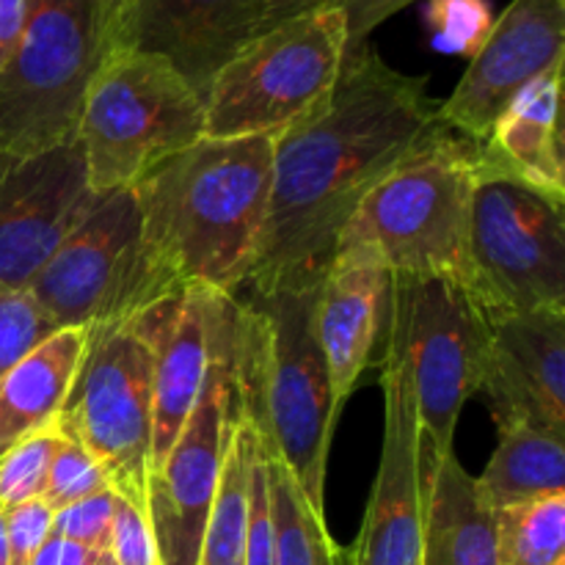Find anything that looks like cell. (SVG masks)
Listing matches in <instances>:
<instances>
[{
	"label": "cell",
	"mask_w": 565,
	"mask_h": 565,
	"mask_svg": "<svg viewBox=\"0 0 565 565\" xmlns=\"http://www.w3.org/2000/svg\"><path fill=\"white\" fill-rule=\"evenodd\" d=\"M428 77L406 75L373 44L345 55L329 103L274 138V185L246 285L312 287L362 199L439 127Z\"/></svg>",
	"instance_id": "1"
},
{
	"label": "cell",
	"mask_w": 565,
	"mask_h": 565,
	"mask_svg": "<svg viewBox=\"0 0 565 565\" xmlns=\"http://www.w3.org/2000/svg\"><path fill=\"white\" fill-rule=\"evenodd\" d=\"M274 138L202 136L136 185L143 241L177 287L235 296L257 259Z\"/></svg>",
	"instance_id": "2"
},
{
	"label": "cell",
	"mask_w": 565,
	"mask_h": 565,
	"mask_svg": "<svg viewBox=\"0 0 565 565\" xmlns=\"http://www.w3.org/2000/svg\"><path fill=\"white\" fill-rule=\"evenodd\" d=\"M232 403L257 430L259 450L281 458L318 511L340 412L315 331L318 285L235 292Z\"/></svg>",
	"instance_id": "3"
},
{
	"label": "cell",
	"mask_w": 565,
	"mask_h": 565,
	"mask_svg": "<svg viewBox=\"0 0 565 565\" xmlns=\"http://www.w3.org/2000/svg\"><path fill=\"white\" fill-rule=\"evenodd\" d=\"M478 182V143L439 125L362 199L340 243L373 246L390 274L472 287L469 232Z\"/></svg>",
	"instance_id": "4"
},
{
	"label": "cell",
	"mask_w": 565,
	"mask_h": 565,
	"mask_svg": "<svg viewBox=\"0 0 565 565\" xmlns=\"http://www.w3.org/2000/svg\"><path fill=\"white\" fill-rule=\"evenodd\" d=\"M348 53L337 3L279 20L248 42L204 94V136L279 138L329 103Z\"/></svg>",
	"instance_id": "5"
},
{
	"label": "cell",
	"mask_w": 565,
	"mask_h": 565,
	"mask_svg": "<svg viewBox=\"0 0 565 565\" xmlns=\"http://www.w3.org/2000/svg\"><path fill=\"white\" fill-rule=\"evenodd\" d=\"M108 50L110 14L99 0H28L20 42L0 70V152L36 154L77 141Z\"/></svg>",
	"instance_id": "6"
},
{
	"label": "cell",
	"mask_w": 565,
	"mask_h": 565,
	"mask_svg": "<svg viewBox=\"0 0 565 565\" xmlns=\"http://www.w3.org/2000/svg\"><path fill=\"white\" fill-rule=\"evenodd\" d=\"M204 136V103L166 61L108 50L83 103L77 143L94 193L136 188Z\"/></svg>",
	"instance_id": "7"
},
{
	"label": "cell",
	"mask_w": 565,
	"mask_h": 565,
	"mask_svg": "<svg viewBox=\"0 0 565 565\" xmlns=\"http://www.w3.org/2000/svg\"><path fill=\"white\" fill-rule=\"evenodd\" d=\"M174 290L143 241L136 188L97 193L28 285L55 329L86 331L136 318Z\"/></svg>",
	"instance_id": "8"
},
{
	"label": "cell",
	"mask_w": 565,
	"mask_h": 565,
	"mask_svg": "<svg viewBox=\"0 0 565 565\" xmlns=\"http://www.w3.org/2000/svg\"><path fill=\"white\" fill-rule=\"evenodd\" d=\"M384 315L403 331L419 419V491L456 447L463 406L478 395L489 318L467 285L390 274Z\"/></svg>",
	"instance_id": "9"
},
{
	"label": "cell",
	"mask_w": 565,
	"mask_h": 565,
	"mask_svg": "<svg viewBox=\"0 0 565 565\" xmlns=\"http://www.w3.org/2000/svg\"><path fill=\"white\" fill-rule=\"evenodd\" d=\"M58 428L108 472L110 489L147 511L152 445V348L136 318L88 331Z\"/></svg>",
	"instance_id": "10"
},
{
	"label": "cell",
	"mask_w": 565,
	"mask_h": 565,
	"mask_svg": "<svg viewBox=\"0 0 565 565\" xmlns=\"http://www.w3.org/2000/svg\"><path fill=\"white\" fill-rule=\"evenodd\" d=\"M232 342L235 298L218 292L213 348L199 401L163 463L147 472V519L152 524L158 565H199L226 445L237 423L232 403Z\"/></svg>",
	"instance_id": "11"
},
{
	"label": "cell",
	"mask_w": 565,
	"mask_h": 565,
	"mask_svg": "<svg viewBox=\"0 0 565 565\" xmlns=\"http://www.w3.org/2000/svg\"><path fill=\"white\" fill-rule=\"evenodd\" d=\"M475 298L486 318L565 312V204L505 177H480L469 232Z\"/></svg>",
	"instance_id": "12"
},
{
	"label": "cell",
	"mask_w": 565,
	"mask_h": 565,
	"mask_svg": "<svg viewBox=\"0 0 565 565\" xmlns=\"http://www.w3.org/2000/svg\"><path fill=\"white\" fill-rule=\"evenodd\" d=\"M384 359V445L362 533L348 550L351 565H423V491H419V419L412 362L401 326L381 320Z\"/></svg>",
	"instance_id": "13"
},
{
	"label": "cell",
	"mask_w": 565,
	"mask_h": 565,
	"mask_svg": "<svg viewBox=\"0 0 565 565\" xmlns=\"http://www.w3.org/2000/svg\"><path fill=\"white\" fill-rule=\"evenodd\" d=\"M94 199L77 141L36 154L0 152V281L28 290Z\"/></svg>",
	"instance_id": "14"
},
{
	"label": "cell",
	"mask_w": 565,
	"mask_h": 565,
	"mask_svg": "<svg viewBox=\"0 0 565 565\" xmlns=\"http://www.w3.org/2000/svg\"><path fill=\"white\" fill-rule=\"evenodd\" d=\"M565 0H513L472 53L467 72L439 103L447 130L480 143L533 81L563 66Z\"/></svg>",
	"instance_id": "15"
},
{
	"label": "cell",
	"mask_w": 565,
	"mask_h": 565,
	"mask_svg": "<svg viewBox=\"0 0 565 565\" xmlns=\"http://www.w3.org/2000/svg\"><path fill=\"white\" fill-rule=\"evenodd\" d=\"M270 28V0H125L110 17V50L166 61L193 92Z\"/></svg>",
	"instance_id": "16"
},
{
	"label": "cell",
	"mask_w": 565,
	"mask_h": 565,
	"mask_svg": "<svg viewBox=\"0 0 565 565\" xmlns=\"http://www.w3.org/2000/svg\"><path fill=\"white\" fill-rule=\"evenodd\" d=\"M478 395L497 430L533 425L565 436V312L491 318Z\"/></svg>",
	"instance_id": "17"
},
{
	"label": "cell",
	"mask_w": 565,
	"mask_h": 565,
	"mask_svg": "<svg viewBox=\"0 0 565 565\" xmlns=\"http://www.w3.org/2000/svg\"><path fill=\"white\" fill-rule=\"evenodd\" d=\"M218 292L180 287L136 315L138 329L152 348V445L149 469H158L185 428L202 392L213 348Z\"/></svg>",
	"instance_id": "18"
},
{
	"label": "cell",
	"mask_w": 565,
	"mask_h": 565,
	"mask_svg": "<svg viewBox=\"0 0 565 565\" xmlns=\"http://www.w3.org/2000/svg\"><path fill=\"white\" fill-rule=\"evenodd\" d=\"M386 281L390 270L375 248L362 241H342L318 281L315 331L329 364L331 392L340 414L379 340Z\"/></svg>",
	"instance_id": "19"
},
{
	"label": "cell",
	"mask_w": 565,
	"mask_h": 565,
	"mask_svg": "<svg viewBox=\"0 0 565 565\" xmlns=\"http://www.w3.org/2000/svg\"><path fill=\"white\" fill-rule=\"evenodd\" d=\"M563 66L530 83L478 143L480 177H505L565 204L561 130Z\"/></svg>",
	"instance_id": "20"
},
{
	"label": "cell",
	"mask_w": 565,
	"mask_h": 565,
	"mask_svg": "<svg viewBox=\"0 0 565 565\" xmlns=\"http://www.w3.org/2000/svg\"><path fill=\"white\" fill-rule=\"evenodd\" d=\"M86 342V329H58L0 375V456L58 419Z\"/></svg>",
	"instance_id": "21"
},
{
	"label": "cell",
	"mask_w": 565,
	"mask_h": 565,
	"mask_svg": "<svg viewBox=\"0 0 565 565\" xmlns=\"http://www.w3.org/2000/svg\"><path fill=\"white\" fill-rule=\"evenodd\" d=\"M423 565H500L494 511L456 450L423 486Z\"/></svg>",
	"instance_id": "22"
},
{
	"label": "cell",
	"mask_w": 565,
	"mask_h": 565,
	"mask_svg": "<svg viewBox=\"0 0 565 565\" xmlns=\"http://www.w3.org/2000/svg\"><path fill=\"white\" fill-rule=\"evenodd\" d=\"M565 436L533 425H513L500 430V445L486 463L483 475L475 478L478 497L491 511L539 500V497L565 494Z\"/></svg>",
	"instance_id": "23"
},
{
	"label": "cell",
	"mask_w": 565,
	"mask_h": 565,
	"mask_svg": "<svg viewBox=\"0 0 565 565\" xmlns=\"http://www.w3.org/2000/svg\"><path fill=\"white\" fill-rule=\"evenodd\" d=\"M263 463L274 522L276 565H351L348 550L331 539L323 511L307 500L285 461L263 452Z\"/></svg>",
	"instance_id": "24"
},
{
	"label": "cell",
	"mask_w": 565,
	"mask_h": 565,
	"mask_svg": "<svg viewBox=\"0 0 565 565\" xmlns=\"http://www.w3.org/2000/svg\"><path fill=\"white\" fill-rule=\"evenodd\" d=\"M257 450V430L248 419L237 417L230 445H226L218 494H215L207 530H204L199 565H246L248 483H252Z\"/></svg>",
	"instance_id": "25"
},
{
	"label": "cell",
	"mask_w": 565,
	"mask_h": 565,
	"mask_svg": "<svg viewBox=\"0 0 565 565\" xmlns=\"http://www.w3.org/2000/svg\"><path fill=\"white\" fill-rule=\"evenodd\" d=\"M500 565H557L565 561V494L539 497L494 511Z\"/></svg>",
	"instance_id": "26"
},
{
	"label": "cell",
	"mask_w": 565,
	"mask_h": 565,
	"mask_svg": "<svg viewBox=\"0 0 565 565\" xmlns=\"http://www.w3.org/2000/svg\"><path fill=\"white\" fill-rule=\"evenodd\" d=\"M64 441L66 434L58 423H53L6 450L0 456V505L14 508L22 502L42 500L53 458Z\"/></svg>",
	"instance_id": "27"
},
{
	"label": "cell",
	"mask_w": 565,
	"mask_h": 565,
	"mask_svg": "<svg viewBox=\"0 0 565 565\" xmlns=\"http://www.w3.org/2000/svg\"><path fill=\"white\" fill-rule=\"evenodd\" d=\"M55 331L31 292L0 281V375Z\"/></svg>",
	"instance_id": "28"
},
{
	"label": "cell",
	"mask_w": 565,
	"mask_h": 565,
	"mask_svg": "<svg viewBox=\"0 0 565 565\" xmlns=\"http://www.w3.org/2000/svg\"><path fill=\"white\" fill-rule=\"evenodd\" d=\"M110 489L108 472L103 469V463L81 445V441L70 439L61 445V450L55 452L53 467H50L47 486H44V505L50 511H61L66 505H75V502L86 500V497L99 494V491Z\"/></svg>",
	"instance_id": "29"
},
{
	"label": "cell",
	"mask_w": 565,
	"mask_h": 565,
	"mask_svg": "<svg viewBox=\"0 0 565 565\" xmlns=\"http://www.w3.org/2000/svg\"><path fill=\"white\" fill-rule=\"evenodd\" d=\"M114 489H105L99 494L86 497V500L75 502V505H66L61 511H55L53 533L70 541V544L83 546V550L108 552L110 527H114Z\"/></svg>",
	"instance_id": "30"
},
{
	"label": "cell",
	"mask_w": 565,
	"mask_h": 565,
	"mask_svg": "<svg viewBox=\"0 0 565 565\" xmlns=\"http://www.w3.org/2000/svg\"><path fill=\"white\" fill-rule=\"evenodd\" d=\"M108 552L116 565H158V550H154L147 511L119 494H116Z\"/></svg>",
	"instance_id": "31"
},
{
	"label": "cell",
	"mask_w": 565,
	"mask_h": 565,
	"mask_svg": "<svg viewBox=\"0 0 565 565\" xmlns=\"http://www.w3.org/2000/svg\"><path fill=\"white\" fill-rule=\"evenodd\" d=\"M430 25L452 47L475 53L491 28L489 0H430Z\"/></svg>",
	"instance_id": "32"
},
{
	"label": "cell",
	"mask_w": 565,
	"mask_h": 565,
	"mask_svg": "<svg viewBox=\"0 0 565 565\" xmlns=\"http://www.w3.org/2000/svg\"><path fill=\"white\" fill-rule=\"evenodd\" d=\"M53 516L55 513L44 505V500L6 508V539H9L11 565H31L36 552L53 533Z\"/></svg>",
	"instance_id": "33"
},
{
	"label": "cell",
	"mask_w": 565,
	"mask_h": 565,
	"mask_svg": "<svg viewBox=\"0 0 565 565\" xmlns=\"http://www.w3.org/2000/svg\"><path fill=\"white\" fill-rule=\"evenodd\" d=\"M246 565H276L274 522H270L268 505V480H265V463L259 450L252 467V483H248Z\"/></svg>",
	"instance_id": "34"
},
{
	"label": "cell",
	"mask_w": 565,
	"mask_h": 565,
	"mask_svg": "<svg viewBox=\"0 0 565 565\" xmlns=\"http://www.w3.org/2000/svg\"><path fill=\"white\" fill-rule=\"evenodd\" d=\"M329 3H337L345 14L348 22V53H356L359 47L370 42V33L386 22L390 17H395L397 11L408 9L417 0H329Z\"/></svg>",
	"instance_id": "35"
},
{
	"label": "cell",
	"mask_w": 565,
	"mask_h": 565,
	"mask_svg": "<svg viewBox=\"0 0 565 565\" xmlns=\"http://www.w3.org/2000/svg\"><path fill=\"white\" fill-rule=\"evenodd\" d=\"M25 14L28 0H0V70L20 42Z\"/></svg>",
	"instance_id": "36"
},
{
	"label": "cell",
	"mask_w": 565,
	"mask_h": 565,
	"mask_svg": "<svg viewBox=\"0 0 565 565\" xmlns=\"http://www.w3.org/2000/svg\"><path fill=\"white\" fill-rule=\"evenodd\" d=\"M323 3H329V0H270V25H276L279 20H287V17L301 14V11L318 9Z\"/></svg>",
	"instance_id": "37"
},
{
	"label": "cell",
	"mask_w": 565,
	"mask_h": 565,
	"mask_svg": "<svg viewBox=\"0 0 565 565\" xmlns=\"http://www.w3.org/2000/svg\"><path fill=\"white\" fill-rule=\"evenodd\" d=\"M70 565H116L114 557H110V552H92L86 550L81 557H75Z\"/></svg>",
	"instance_id": "38"
},
{
	"label": "cell",
	"mask_w": 565,
	"mask_h": 565,
	"mask_svg": "<svg viewBox=\"0 0 565 565\" xmlns=\"http://www.w3.org/2000/svg\"><path fill=\"white\" fill-rule=\"evenodd\" d=\"M0 565H11L9 539H6V508L0 505Z\"/></svg>",
	"instance_id": "39"
},
{
	"label": "cell",
	"mask_w": 565,
	"mask_h": 565,
	"mask_svg": "<svg viewBox=\"0 0 565 565\" xmlns=\"http://www.w3.org/2000/svg\"><path fill=\"white\" fill-rule=\"evenodd\" d=\"M99 3H103V6H105V9H108V14H110V17H114V11H116V9H119V6H121V3H125V0H99Z\"/></svg>",
	"instance_id": "40"
},
{
	"label": "cell",
	"mask_w": 565,
	"mask_h": 565,
	"mask_svg": "<svg viewBox=\"0 0 565 565\" xmlns=\"http://www.w3.org/2000/svg\"><path fill=\"white\" fill-rule=\"evenodd\" d=\"M557 565H565V561H563V563H557Z\"/></svg>",
	"instance_id": "41"
}]
</instances>
